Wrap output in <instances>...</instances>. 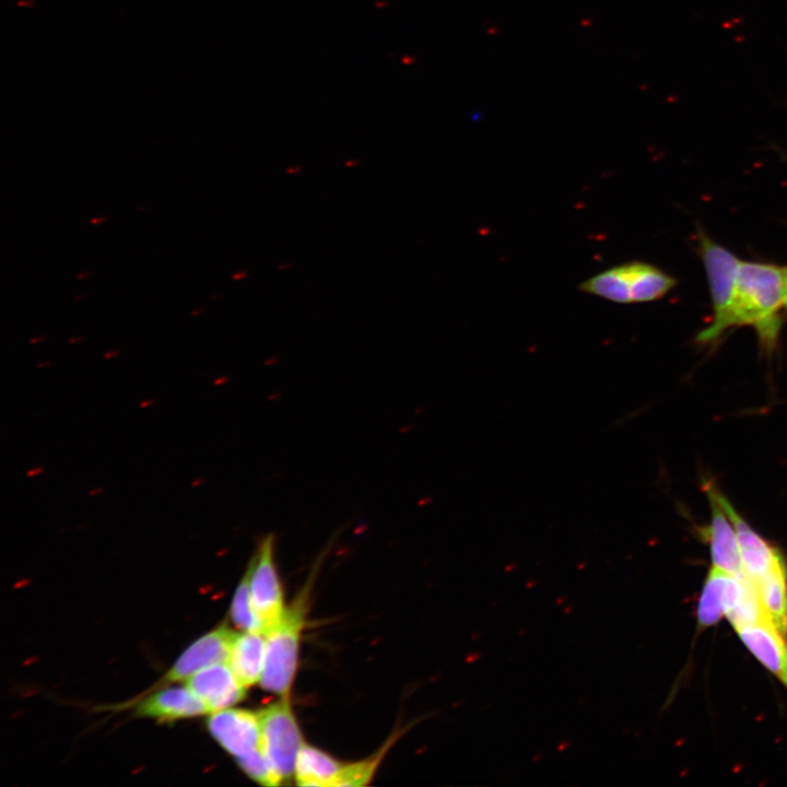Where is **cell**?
<instances>
[{"instance_id":"9","label":"cell","mask_w":787,"mask_h":787,"mask_svg":"<svg viewBox=\"0 0 787 787\" xmlns=\"http://www.w3.org/2000/svg\"><path fill=\"white\" fill-rule=\"evenodd\" d=\"M187 686L200 697L210 713L238 703L246 688L227 662L208 666L186 680Z\"/></svg>"},{"instance_id":"4","label":"cell","mask_w":787,"mask_h":787,"mask_svg":"<svg viewBox=\"0 0 787 787\" xmlns=\"http://www.w3.org/2000/svg\"><path fill=\"white\" fill-rule=\"evenodd\" d=\"M258 715L262 751L281 780L287 779L295 773L297 756L304 744L289 696H281Z\"/></svg>"},{"instance_id":"6","label":"cell","mask_w":787,"mask_h":787,"mask_svg":"<svg viewBox=\"0 0 787 787\" xmlns=\"http://www.w3.org/2000/svg\"><path fill=\"white\" fill-rule=\"evenodd\" d=\"M208 727L216 741L236 759L261 748L258 713L227 707L211 713Z\"/></svg>"},{"instance_id":"5","label":"cell","mask_w":787,"mask_h":787,"mask_svg":"<svg viewBox=\"0 0 787 787\" xmlns=\"http://www.w3.org/2000/svg\"><path fill=\"white\" fill-rule=\"evenodd\" d=\"M274 535H267L247 569L252 604L265 635L279 623L286 609L274 562Z\"/></svg>"},{"instance_id":"22","label":"cell","mask_w":787,"mask_h":787,"mask_svg":"<svg viewBox=\"0 0 787 787\" xmlns=\"http://www.w3.org/2000/svg\"><path fill=\"white\" fill-rule=\"evenodd\" d=\"M102 221H104V218H94L93 220H91L92 223H98Z\"/></svg>"},{"instance_id":"13","label":"cell","mask_w":787,"mask_h":787,"mask_svg":"<svg viewBox=\"0 0 787 787\" xmlns=\"http://www.w3.org/2000/svg\"><path fill=\"white\" fill-rule=\"evenodd\" d=\"M265 651L266 635L263 633H236L227 663L245 686L260 681Z\"/></svg>"},{"instance_id":"7","label":"cell","mask_w":787,"mask_h":787,"mask_svg":"<svg viewBox=\"0 0 787 787\" xmlns=\"http://www.w3.org/2000/svg\"><path fill=\"white\" fill-rule=\"evenodd\" d=\"M704 490L710 506V521L702 531V536L709 545L712 566L732 576H747L735 526L716 500L709 482L705 483Z\"/></svg>"},{"instance_id":"15","label":"cell","mask_w":787,"mask_h":787,"mask_svg":"<svg viewBox=\"0 0 787 787\" xmlns=\"http://www.w3.org/2000/svg\"><path fill=\"white\" fill-rule=\"evenodd\" d=\"M632 303L651 302L663 297L676 280L657 267L642 261L625 262Z\"/></svg>"},{"instance_id":"12","label":"cell","mask_w":787,"mask_h":787,"mask_svg":"<svg viewBox=\"0 0 787 787\" xmlns=\"http://www.w3.org/2000/svg\"><path fill=\"white\" fill-rule=\"evenodd\" d=\"M724 613L735 627L770 621L761 603L756 587L747 576H729Z\"/></svg>"},{"instance_id":"8","label":"cell","mask_w":787,"mask_h":787,"mask_svg":"<svg viewBox=\"0 0 787 787\" xmlns=\"http://www.w3.org/2000/svg\"><path fill=\"white\" fill-rule=\"evenodd\" d=\"M235 635L236 633L225 625L203 635L183 653L162 682L187 680L208 666L227 662Z\"/></svg>"},{"instance_id":"1","label":"cell","mask_w":787,"mask_h":787,"mask_svg":"<svg viewBox=\"0 0 787 787\" xmlns=\"http://www.w3.org/2000/svg\"><path fill=\"white\" fill-rule=\"evenodd\" d=\"M782 308H785V268L741 261L724 332L738 326H751L762 346L771 350L778 339Z\"/></svg>"},{"instance_id":"10","label":"cell","mask_w":787,"mask_h":787,"mask_svg":"<svg viewBox=\"0 0 787 787\" xmlns=\"http://www.w3.org/2000/svg\"><path fill=\"white\" fill-rule=\"evenodd\" d=\"M747 649L787 688V641L771 621L735 627Z\"/></svg>"},{"instance_id":"14","label":"cell","mask_w":787,"mask_h":787,"mask_svg":"<svg viewBox=\"0 0 787 787\" xmlns=\"http://www.w3.org/2000/svg\"><path fill=\"white\" fill-rule=\"evenodd\" d=\"M754 585L767 618L784 636H787L786 561L775 566Z\"/></svg>"},{"instance_id":"17","label":"cell","mask_w":787,"mask_h":787,"mask_svg":"<svg viewBox=\"0 0 787 787\" xmlns=\"http://www.w3.org/2000/svg\"><path fill=\"white\" fill-rule=\"evenodd\" d=\"M730 574L712 566L697 604V631L717 624L724 613L725 592Z\"/></svg>"},{"instance_id":"21","label":"cell","mask_w":787,"mask_h":787,"mask_svg":"<svg viewBox=\"0 0 787 787\" xmlns=\"http://www.w3.org/2000/svg\"><path fill=\"white\" fill-rule=\"evenodd\" d=\"M785 308L787 309V268H785Z\"/></svg>"},{"instance_id":"16","label":"cell","mask_w":787,"mask_h":787,"mask_svg":"<svg viewBox=\"0 0 787 787\" xmlns=\"http://www.w3.org/2000/svg\"><path fill=\"white\" fill-rule=\"evenodd\" d=\"M343 764L321 750L303 744L295 765L296 783L301 786H333Z\"/></svg>"},{"instance_id":"3","label":"cell","mask_w":787,"mask_h":787,"mask_svg":"<svg viewBox=\"0 0 787 787\" xmlns=\"http://www.w3.org/2000/svg\"><path fill=\"white\" fill-rule=\"evenodd\" d=\"M701 256L706 269L714 316L698 333L700 342H713L724 333V324L732 306L741 261L706 235L700 237Z\"/></svg>"},{"instance_id":"19","label":"cell","mask_w":787,"mask_h":787,"mask_svg":"<svg viewBox=\"0 0 787 787\" xmlns=\"http://www.w3.org/2000/svg\"><path fill=\"white\" fill-rule=\"evenodd\" d=\"M237 762L250 778L261 785L278 786L282 782L262 751V748L237 759Z\"/></svg>"},{"instance_id":"18","label":"cell","mask_w":787,"mask_h":787,"mask_svg":"<svg viewBox=\"0 0 787 787\" xmlns=\"http://www.w3.org/2000/svg\"><path fill=\"white\" fill-rule=\"evenodd\" d=\"M231 616L234 623L245 632L263 633V626L252 604L249 587V574L246 572L232 601Z\"/></svg>"},{"instance_id":"20","label":"cell","mask_w":787,"mask_h":787,"mask_svg":"<svg viewBox=\"0 0 787 787\" xmlns=\"http://www.w3.org/2000/svg\"><path fill=\"white\" fill-rule=\"evenodd\" d=\"M378 761L377 759L343 764L341 771L333 782V786H364L374 775Z\"/></svg>"},{"instance_id":"2","label":"cell","mask_w":787,"mask_h":787,"mask_svg":"<svg viewBox=\"0 0 787 787\" xmlns=\"http://www.w3.org/2000/svg\"><path fill=\"white\" fill-rule=\"evenodd\" d=\"M308 588L286 607L279 623L266 634L261 686L281 696H289L298 661L301 633L308 604Z\"/></svg>"},{"instance_id":"11","label":"cell","mask_w":787,"mask_h":787,"mask_svg":"<svg viewBox=\"0 0 787 787\" xmlns=\"http://www.w3.org/2000/svg\"><path fill=\"white\" fill-rule=\"evenodd\" d=\"M210 713L204 702L188 686L172 688L154 693L143 700L136 714L164 720L192 717Z\"/></svg>"}]
</instances>
